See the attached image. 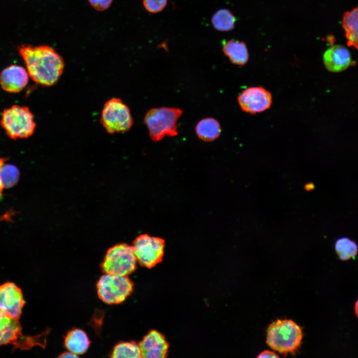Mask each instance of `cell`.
Wrapping results in <instances>:
<instances>
[{
    "label": "cell",
    "mask_w": 358,
    "mask_h": 358,
    "mask_svg": "<svg viewBox=\"0 0 358 358\" xmlns=\"http://www.w3.org/2000/svg\"><path fill=\"white\" fill-rule=\"evenodd\" d=\"M323 61L326 69L332 72L346 70L352 64L349 51L343 46L334 45L324 52Z\"/></svg>",
    "instance_id": "5bb4252c"
},
{
    "label": "cell",
    "mask_w": 358,
    "mask_h": 358,
    "mask_svg": "<svg viewBox=\"0 0 358 358\" xmlns=\"http://www.w3.org/2000/svg\"><path fill=\"white\" fill-rule=\"evenodd\" d=\"M222 49L224 54L234 64L244 66L249 60L248 48L243 41L235 40L223 41Z\"/></svg>",
    "instance_id": "9a60e30c"
},
{
    "label": "cell",
    "mask_w": 358,
    "mask_h": 358,
    "mask_svg": "<svg viewBox=\"0 0 358 358\" xmlns=\"http://www.w3.org/2000/svg\"><path fill=\"white\" fill-rule=\"evenodd\" d=\"M137 262L143 267L152 268L162 262L165 240L160 237L142 234L134 241L132 246Z\"/></svg>",
    "instance_id": "9c48e42d"
},
{
    "label": "cell",
    "mask_w": 358,
    "mask_h": 358,
    "mask_svg": "<svg viewBox=\"0 0 358 358\" xmlns=\"http://www.w3.org/2000/svg\"><path fill=\"white\" fill-rule=\"evenodd\" d=\"M49 330L36 336H26L22 333L19 319L10 317L0 311V347L11 345L12 350H29L35 346L45 348Z\"/></svg>",
    "instance_id": "3957f363"
},
{
    "label": "cell",
    "mask_w": 358,
    "mask_h": 358,
    "mask_svg": "<svg viewBox=\"0 0 358 358\" xmlns=\"http://www.w3.org/2000/svg\"><path fill=\"white\" fill-rule=\"evenodd\" d=\"M98 297L108 304H119L131 295L133 283L128 276L104 274L97 282Z\"/></svg>",
    "instance_id": "ba28073f"
},
{
    "label": "cell",
    "mask_w": 358,
    "mask_h": 358,
    "mask_svg": "<svg viewBox=\"0 0 358 358\" xmlns=\"http://www.w3.org/2000/svg\"><path fill=\"white\" fill-rule=\"evenodd\" d=\"M64 345L69 351L80 355L87 352L90 345V341L84 331L74 329L67 333L65 338Z\"/></svg>",
    "instance_id": "2e32d148"
},
{
    "label": "cell",
    "mask_w": 358,
    "mask_h": 358,
    "mask_svg": "<svg viewBox=\"0 0 358 358\" xmlns=\"http://www.w3.org/2000/svg\"><path fill=\"white\" fill-rule=\"evenodd\" d=\"M139 346L143 358H164L167 356L169 344L164 336L156 330L150 331Z\"/></svg>",
    "instance_id": "7c38bea8"
},
{
    "label": "cell",
    "mask_w": 358,
    "mask_h": 358,
    "mask_svg": "<svg viewBox=\"0 0 358 358\" xmlns=\"http://www.w3.org/2000/svg\"><path fill=\"white\" fill-rule=\"evenodd\" d=\"M355 313L356 314V315L358 317V299L356 302V303L355 305Z\"/></svg>",
    "instance_id": "f1b7e54d"
},
{
    "label": "cell",
    "mask_w": 358,
    "mask_h": 358,
    "mask_svg": "<svg viewBox=\"0 0 358 358\" xmlns=\"http://www.w3.org/2000/svg\"><path fill=\"white\" fill-rule=\"evenodd\" d=\"M182 114L180 108L161 107L148 110L144 122L152 140L158 142L165 136H176L178 134L177 123Z\"/></svg>",
    "instance_id": "277c9868"
},
{
    "label": "cell",
    "mask_w": 358,
    "mask_h": 358,
    "mask_svg": "<svg viewBox=\"0 0 358 358\" xmlns=\"http://www.w3.org/2000/svg\"><path fill=\"white\" fill-rule=\"evenodd\" d=\"M25 304L21 289L12 282L0 285V311L19 319Z\"/></svg>",
    "instance_id": "8fae6325"
},
{
    "label": "cell",
    "mask_w": 358,
    "mask_h": 358,
    "mask_svg": "<svg viewBox=\"0 0 358 358\" xmlns=\"http://www.w3.org/2000/svg\"><path fill=\"white\" fill-rule=\"evenodd\" d=\"M4 188L2 181L0 177V197L2 194L3 189Z\"/></svg>",
    "instance_id": "83f0119b"
},
{
    "label": "cell",
    "mask_w": 358,
    "mask_h": 358,
    "mask_svg": "<svg viewBox=\"0 0 358 358\" xmlns=\"http://www.w3.org/2000/svg\"><path fill=\"white\" fill-rule=\"evenodd\" d=\"M335 249L340 260L347 261L356 256L358 246L354 241L350 238L342 237L336 241Z\"/></svg>",
    "instance_id": "ffe728a7"
},
{
    "label": "cell",
    "mask_w": 358,
    "mask_h": 358,
    "mask_svg": "<svg viewBox=\"0 0 358 358\" xmlns=\"http://www.w3.org/2000/svg\"><path fill=\"white\" fill-rule=\"evenodd\" d=\"M5 159L4 158H0V170L2 167L4 165Z\"/></svg>",
    "instance_id": "f546056e"
},
{
    "label": "cell",
    "mask_w": 358,
    "mask_h": 358,
    "mask_svg": "<svg viewBox=\"0 0 358 358\" xmlns=\"http://www.w3.org/2000/svg\"><path fill=\"white\" fill-rule=\"evenodd\" d=\"M314 185L313 183H308L305 185V188L307 190H310L314 188Z\"/></svg>",
    "instance_id": "4316f807"
},
{
    "label": "cell",
    "mask_w": 358,
    "mask_h": 358,
    "mask_svg": "<svg viewBox=\"0 0 358 358\" xmlns=\"http://www.w3.org/2000/svg\"><path fill=\"white\" fill-rule=\"evenodd\" d=\"M0 123L7 135L14 140L29 137L36 127L34 115L29 108L18 105L5 109Z\"/></svg>",
    "instance_id": "5b68a950"
},
{
    "label": "cell",
    "mask_w": 358,
    "mask_h": 358,
    "mask_svg": "<svg viewBox=\"0 0 358 358\" xmlns=\"http://www.w3.org/2000/svg\"><path fill=\"white\" fill-rule=\"evenodd\" d=\"M236 19L228 9H220L213 15L211 23L216 30L220 31H229L235 27Z\"/></svg>",
    "instance_id": "d6986e66"
},
{
    "label": "cell",
    "mask_w": 358,
    "mask_h": 358,
    "mask_svg": "<svg viewBox=\"0 0 358 358\" xmlns=\"http://www.w3.org/2000/svg\"><path fill=\"white\" fill-rule=\"evenodd\" d=\"M100 122L110 134L123 133L130 130L133 119L128 106L119 98H112L103 105Z\"/></svg>",
    "instance_id": "8992f818"
},
{
    "label": "cell",
    "mask_w": 358,
    "mask_h": 358,
    "mask_svg": "<svg viewBox=\"0 0 358 358\" xmlns=\"http://www.w3.org/2000/svg\"><path fill=\"white\" fill-rule=\"evenodd\" d=\"M0 177L4 188H9L17 182L19 172L14 166L4 165L0 170Z\"/></svg>",
    "instance_id": "7402d4cb"
},
{
    "label": "cell",
    "mask_w": 358,
    "mask_h": 358,
    "mask_svg": "<svg viewBox=\"0 0 358 358\" xmlns=\"http://www.w3.org/2000/svg\"><path fill=\"white\" fill-rule=\"evenodd\" d=\"M221 126L217 120L211 117L200 120L195 126V132L202 141L211 142L216 140L221 134Z\"/></svg>",
    "instance_id": "ac0fdd59"
},
{
    "label": "cell",
    "mask_w": 358,
    "mask_h": 358,
    "mask_svg": "<svg viewBox=\"0 0 358 358\" xmlns=\"http://www.w3.org/2000/svg\"><path fill=\"white\" fill-rule=\"evenodd\" d=\"M91 6L97 11H103L108 9L113 0H88Z\"/></svg>",
    "instance_id": "cb8c5ba5"
},
{
    "label": "cell",
    "mask_w": 358,
    "mask_h": 358,
    "mask_svg": "<svg viewBox=\"0 0 358 358\" xmlns=\"http://www.w3.org/2000/svg\"><path fill=\"white\" fill-rule=\"evenodd\" d=\"M271 93L262 87H251L244 90L238 96L241 109L256 114L268 109L272 103Z\"/></svg>",
    "instance_id": "30bf717a"
},
{
    "label": "cell",
    "mask_w": 358,
    "mask_h": 358,
    "mask_svg": "<svg viewBox=\"0 0 358 358\" xmlns=\"http://www.w3.org/2000/svg\"><path fill=\"white\" fill-rule=\"evenodd\" d=\"M257 358H279V356L271 351L266 350L261 353Z\"/></svg>",
    "instance_id": "d4e9b609"
},
{
    "label": "cell",
    "mask_w": 358,
    "mask_h": 358,
    "mask_svg": "<svg viewBox=\"0 0 358 358\" xmlns=\"http://www.w3.org/2000/svg\"><path fill=\"white\" fill-rule=\"evenodd\" d=\"M168 0H143V4L147 11L156 13L161 11L166 6Z\"/></svg>",
    "instance_id": "603a6c76"
},
{
    "label": "cell",
    "mask_w": 358,
    "mask_h": 358,
    "mask_svg": "<svg viewBox=\"0 0 358 358\" xmlns=\"http://www.w3.org/2000/svg\"><path fill=\"white\" fill-rule=\"evenodd\" d=\"M303 336L302 328L294 321L277 319L268 328L266 343L280 354L295 355L301 346Z\"/></svg>",
    "instance_id": "7a4b0ae2"
},
{
    "label": "cell",
    "mask_w": 358,
    "mask_h": 358,
    "mask_svg": "<svg viewBox=\"0 0 358 358\" xmlns=\"http://www.w3.org/2000/svg\"><path fill=\"white\" fill-rule=\"evenodd\" d=\"M112 358H139L141 353L139 344L134 342H122L116 344L113 348Z\"/></svg>",
    "instance_id": "44dd1931"
},
{
    "label": "cell",
    "mask_w": 358,
    "mask_h": 358,
    "mask_svg": "<svg viewBox=\"0 0 358 358\" xmlns=\"http://www.w3.org/2000/svg\"><path fill=\"white\" fill-rule=\"evenodd\" d=\"M59 358H78V356L76 354H75L73 353L68 351V352H64V353L61 354L60 355H59Z\"/></svg>",
    "instance_id": "484cf974"
},
{
    "label": "cell",
    "mask_w": 358,
    "mask_h": 358,
    "mask_svg": "<svg viewBox=\"0 0 358 358\" xmlns=\"http://www.w3.org/2000/svg\"><path fill=\"white\" fill-rule=\"evenodd\" d=\"M28 79L29 75L26 70L16 65L6 67L0 74V86L8 92L21 91L27 85Z\"/></svg>",
    "instance_id": "4fadbf2b"
},
{
    "label": "cell",
    "mask_w": 358,
    "mask_h": 358,
    "mask_svg": "<svg viewBox=\"0 0 358 358\" xmlns=\"http://www.w3.org/2000/svg\"><path fill=\"white\" fill-rule=\"evenodd\" d=\"M137 262L132 247L122 243L108 250L101 268L105 274L128 276L136 270Z\"/></svg>",
    "instance_id": "52a82bcc"
},
{
    "label": "cell",
    "mask_w": 358,
    "mask_h": 358,
    "mask_svg": "<svg viewBox=\"0 0 358 358\" xmlns=\"http://www.w3.org/2000/svg\"><path fill=\"white\" fill-rule=\"evenodd\" d=\"M18 51L23 58L29 76L36 83L45 87L55 85L62 75L63 58L48 45H22Z\"/></svg>",
    "instance_id": "6da1fadb"
},
{
    "label": "cell",
    "mask_w": 358,
    "mask_h": 358,
    "mask_svg": "<svg viewBox=\"0 0 358 358\" xmlns=\"http://www.w3.org/2000/svg\"><path fill=\"white\" fill-rule=\"evenodd\" d=\"M342 26L348 45L358 50V6L345 12L342 19Z\"/></svg>",
    "instance_id": "e0dca14e"
}]
</instances>
